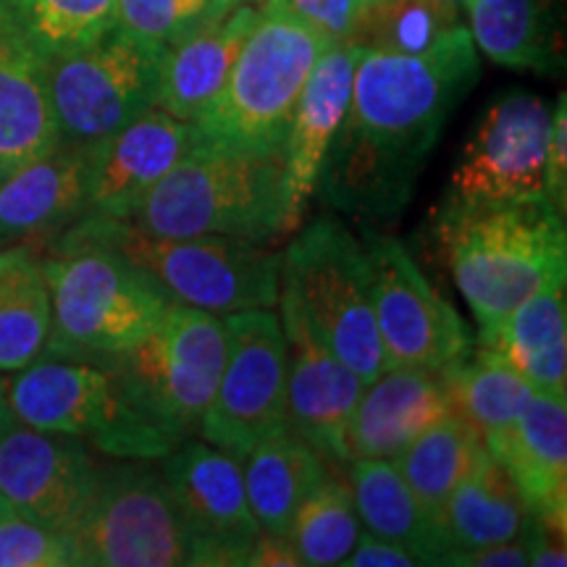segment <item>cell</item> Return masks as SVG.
<instances>
[{
	"label": "cell",
	"instance_id": "cell-1",
	"mask_svg": "<svg viewBox=\"0 0 567 567\" xmlns=\"http://www.w3.org/2000/svg\"><path fill=\"white\" fill-rule=\"evenodd\" d=\"M476 80L478 48L463 24L423 53L363 48L350 111L318 172L323 200L358 218L400 216L446 118Z\"/></svg>",
	"mask_w": 567,
	"mask_h": 567
},
{
	"label": "cell",
	"instance_id": "cell-2",
	"mask_svg": "<svg viewBox=\"0 0 567 567\" xmlns=\"http://www.w3.org/2000/svg\"><path fill=\"white\" fill-rule=\"evenodd\" d=\"M436 239L478 331L494 329L528 297L565 281V221L547 200L442 205Z\"/></svg>",
	"mask_w": 567,
	"mask_h": 567
},
{
	"label": "cell",
	"instance_id": "cell-3",
	"mask_svg": "<svg viewBox=\"0 0 567 567\" xmlns=\"http://www.w3.org/2000/svg\"><path fill=\"white\" fill-rule=\"evenodd\" d=\"M101 247L153 276L174 302L210 313L274 308L281 252L237 237H158L132 218L82 213L55 250Z\"/></svg>",
	"mask_w": 567,
	"mask_h": 567
},
{
	"label": "cell",
	"instance_id": "cell-4",
	"mask_svg": "<svg viewBox=\"0 0 567 567\" xmlns=\"http://www.w3.org/2000/svg\"><path fill=\"white\" fill-rule=\"evenodd\" d=\"M130 218L158 237L266 243L284 234L281 155L231 151L197 137Z\"/></svg>",
	"mask_w": 567,
	"mask_h": 567
},
{
	"label": "cell",
	"instance_id": "cell-5",
	"mask_svg": "<svg viewBox=\"0 0 567 567\" xmlns=\"http://www.w3.org/2000/svg\"><path fill=\"white\" fill-rule=\"evenodd\" d=\"M51 337L42 358L109 363L145 339L174 300L153 276L101 247H69L42 260Z\"/></svg>",
	"mask_w": 567,
	"mask_h": 567
},
{
	"label": "cell",
	"instance_id": "cell-6",
	"mask_svg": "<svg viewBox=\"0 0 567 567\" xmlns=\"http://www.w3.org/2000/svg\"><path fill=\"white\" fill-rule=\"evenodd\" d=\"M329 45L334 42L292 17L260 9L224 87L189 122L197 137L231 151L281 155L300 92Z\"/></svg>",
	"mask_w": 567,
	"mask_h": 567
},
{
	"label": "cell",
	"instance_id": "cell-7",
	"mask_svg": "<svg viewBox=\"0 0 567 567\" xmlns=\"http://www.w3.org/2000/svg\"><path fill=\"white\" fill-rule=\"evenodd\" d=\"M279 289L297 302L313 334L365 384L384 373L371 266L363 239L342 221L323 216L297 234L281 252Z\"/></svg>",
	"mask_w": 567,
	"mask_h": 567
},
{
	"label": "cell",
	"instance_id": "cell-8",
	"mask_svg": "<svg viewBox=\"0 0 567 567\" xmlns=\"http://www.w3.org/2000/svg\"><path fill=\"white\" fill-rule=\"evenodd\" d=\"M9 408L30 429L80 439L116 460H158L176 442L137 413L109 365L40 358L6 381Z\"/></svg>",
	"mask_w": 567,
	"mask_h": 567
},
{
	"label": "cell",
	"instance_id": "cell-9",
	"mask_svg": "<svg viewBox=\"0 0 567 567\" xmlns=\"http://www.w3.org/2000/svg\"><path fill=\"white\" fill-rule=\"evenodd\" d=\"M226 360L224 318L174 302L161 323L109 360L126 400L176 444L200 431Z\"/></svg>",
	"mask_w": 567,
	"mask_h": 567
},
{
	"label": "cell",
	"instance_id": "cell-10",
	"mask_svg": "<svg viewBox=\"0 0 567 567\" xmlns=\"http://www.w3.org/2000/svg\"><path fill=\"white\" fill-rule=\"evenodd\" d=\"M168 45L116 24L82 51L48 63L63 142L92 145L158 105Z\"/></svg>",
	"mask_w": 567,
	"mask_h": 567
},
{
	"label": "cell",
	"instance_id": "cell-11",
	"mask_svg": "<svg viewBox=\"0 0 567 567\" xmlns=\"http://www.w3.org/2000/svg\"><path fill=\"white\" fill-rule=\"evenodd\" d=\"M69 544L74 567H176L189 559L187 530L166 478L147 460L101 467Z\"/></svg>",
	"mask_w": 567,
	"mask_h": 567
},
{
	"label": "cell",
	"instance_id": "cell-12",
	"mask_svg": "<svg viewBox=\"0 0 567 567\" xmlns=\"http://www.w3.org/2000/svg\"><path fill=\"white\" fill-rule=\"evenodd\" d=\"M226 360L200 434L243 460L287 425V339L271 308L226 313Z\"/></svg>",
	"mask_w": 567,
	"mask_h": 567
},
{
	"label": "cell",
	"instance_id": "cell-13",
	"mask_svg": "<svg viewBox=\"0 0 567 567\" xmlns=\"http://www.w3.org/2000/svg\"><path fill=\"white\" fill-rule=\"evenodd\" d=\"M363 247L386 368L439 371L463 358L473 347L471 331L457 310L431 287L408 247L373 226L363 229Z\"/></svg>",
	"mask_w": 567,
	"mask_h": 567
},
{
	"label": "cell",
	"instance_id": "cell-14",
	"mask_svg": "<svg viewBox=\"0 0 567 567\" xmlns=\"http://www.w3.org/2000/svg\"><path fill=\"white\" fill-rule=\"evenodd\" d=\"M549 130V105L534 92L496 97L465 140L442 205L547 200Z\"/></svg>",
	"mask_w": 567,
	"mask_h": 567
},
{
	"label": "cell",
	"instance_id": "cell-15",
	"mask_svg": "<svg viewBox=\"0 0 567 567\" xmlns=\"http://www.w3.org/2000/svg\"><path fill=\"white\" fill-rule=\"evenodd\" d=\"M161 473L187 530V565H245L260 526L247 502L243 460L184 439L163 457Z\"/></svg>",
	"mask_w": 567,
	"mask_h": 567
},
{
	"label": "cell",
	"instance_id": "cell-16",
	"mask_svg": "<svg viewBox=\"0 0 567 567\" xmlns=\"http://www.w3.org/2000/svg\"><path fill=\"white\" fill-rule=\"evenodd\" d=\"M101 467L80 439L17 421L0 434V502L69 536L95 494Z\"/></svg>",
	"mask_w": 567,
	"mask_h": 567
},
{
	"label": "cell",
	"instance_id": "cell-17",
	"mask_svg": "<svg viewBox=\"0 0 567 567\" xmlns=\"http://www.w3.org/2000/svg\"><path fill=\"white\" fill-rule=\"evenodd\" d=\"M279 321L287 339V425L321 457L344 460V434L365 381L313 334L302 310L279 289Z\"/></svg>",
	"mask_w": 567,
	"mask_h": 567
},
{
	"label": "cell",
	"instance_id": "cell-18",
	"mask_svg": "<svg viewBox=\"0 0 567 567\" xmlns=\"http://www.w3.org/2000/svg\"><path fill=\"white\" fill-rule=\"evenodd\" d=\"M193 124L158 105L87 145V213L130 218L145 195L193 147Z\"/></svg>",
	"mask_w": 567,
	"mask_h": 567
},
{
	"label": "cell",
	"instance_id": "cell-19",
	"mask_svg": "<svg viewBox=\"0 0 567 567\" xmlns=\"http://www.w3.org/2000/svg\"><path fill=\"white\" fill-rule=\"evenodd\" d=\"M363 45L334 42L318 55L295 105L292 124L281 147L284 163V234L300 229L305 205L316 193L318 172L331 140L342 126L352 97V76Z\"/></svg>",
	"mask_w": 567,
	"mask_h": 567
},
{
	"label": "cell",
	"instance_id": "cell-20",
	"mask_svg": "<svg viewBox=\"0 0 567 567\" xmlns=\"http://www.w3.org/2000/svg\"><path fill=\"white\" fill-rule=\"evenodd\" d=\"M436 371L384 368L365 384L344 434V460H396L431 425L450 415Z\"/></svg>",
	"mask_w": 567,
	"mask_h": 567
},
{
	"label": "cell",
	"instance_id": "cell-21",
	"mask_svg": "<svg viewBox=\"0 0 567 567\" xmlns=\"http://www.w3.org/2000/svg\"><path fill=\"white\" fill-rule=\"evenodd\" d=\"M61 142L48 63L0 0V179Z\"/></svg>",
	"mask_w": 567,
	"mask_h": 567
},
{
	"label": "cell",
	"instance_id": "cell-22",
	"mask_svg": "<svg viewBox=\"0 0 567 567\" xmlns=\"http://www.w3.org/2000/svg\"><path fill=\"white\" fill-rule=\"evenodd\" d=\"M486 450L520 488L530 513L567 523L565 400L536 392L505 434L488 439Z\"/></svg>",
	"mask_w": 567,
	"mask_h": 567
},
{
	"label": "cell",
	"instance_id": "cell-23",
	"mask_svg": "<svg viewBox=\"0 0 567 567\" xmlns=\"http://www.w3.org/2000/svg\"><path fill=\"white\" fill-rule=\"evenodd\" d=\"M87 213V145L59 142L0 179V237L48 231Z\"/></svg>",
	"mask_w": 567,
	"mask_h": 567
},
{
	"label": "cell",
	"instance_id": "cell-24",
	"mask_svg": "<svg viewBox=\"0 0 567 567\" xmlns=\"http://www.w3.org/2000/svg\"><path fill=\"white\" fill-rule=\"evenodd\" d=\"M258 19L260 9L255 6H234L224 19L168 48L158 109L182 122H193L224 87Z\"/></svg>",
	"mask_w": 567,
	"mask_h": 567
},
{
	"label": "cell",
	"instance_id": "cell-25",
	"mask_svg": "<svg viewBox=\"0 0 567 567\" xmlns=\"http://www.w3.org/2000/svg\"><path fill=\"white\" fill-rule=\"evenodd\" d=\"M478 344L499 352L538 394L567 396V300L565 281L551 284L494 329L478 331Z\"/></svg>",
	"mask_w": 567,
	"mask_h": 567
},
{
	"label": "cell",
	"instance_id": "cell-26",
	"mask_svg": "<svg viewBox=\"0 0 567 567\" xmlns=\"http://www.w3.org/2000/svg\"><path fill=\"white\" fill-rule=\"evenodd\" d=\"M350 488L368 534L405 547L417 565H444L450 549L442 528L421 507L392 460H352Z\"/></svg>",
	"mask_w": 567,
	"mask_h": 567
},
{
	"label": "cell",
	"instance_id": "cell-27",
	"mask_svg": "<svg viewBox=\"0 0 567 567\" xmlns=\"http://www.w3.org/2000/svg\"><path fill=\"white\" fill-rule=\"evenodd\" d=\"M243 460L247 502L260 530L287 534L297 507L326 476L321 455L284 425L260 439Z\"/></svg>",
	"mask_w": 567,
	"mask_h": 567
},
{
	"label": "cell",
	"instance_id": "cell-28",
	"mask_svg": "<svg viewBox=\"0 0 567 567\" xmlns=\"http://www.w3.org/2000/svg\"><path fill=\"white\" fill-rule=\"evenodd\" d=\"M471 38L488 61L551 74L563 63L557 0H471Z\"/></svg>",
	"mask_w": 567,
	"mask_h": 567
},
{
	"label": "cell",
	"instance_id": "cell-29",
	"mask_svg": "<svg viewBox=\"0 0 567 567\" xmlns=\"http://www.w3.org/2000/svg\"><path fill=\"white\" fill-rule=\"evenodd\" d=\"M528 505L509 473L488 455L484 465L463 481L444 502L436 526L442 528L450 559L457 551L492 547L520 536ZM444 559V565H446Z\"/></svg>",
	"mask_w": 567,
	"mask_h": 567
},
{
	"label": "cell",
	"instance_id": "cell-30",
	"mask_svg": "<svg viewBox=\"0 0 567 567\" xmlns=\"http://www.w3.org/2000/svg\"><path fill=\"white\" fill-rule=\"evenodd\" d=\"M436 373L452 413L471 423L484 442L505 434L536 394L499 352L481 344Z\"/></svg>",
	"mask_w": 567,
	"mask_h": 567
},
{
	"label": "cell",
	"instance_id": "cell-31",
	"mask_svg": "<svg viewBox=\"0 0 567 567\" xmlns=\"http://www.w3.org/2000/svg\"><path fill=\"white\" fill-rule=\"evenodd\" d=\"M51 289L30 247L0 250V373H17L45 352Z\"/></svg>",
	"mask_w": 567,
	"mask_h": 567
},
{
	"label": "cell",
	"instance_id": "cell-32",
	"mask_svg": "<svg viewBox=\"0 0 567 567\" xmlns=\"http://www.w3.org/2000/svg\"><path fill=\"white\" fill-rule=\"evenodd\" d=\"M488 460L484 436L463 417L450 413L392 460L410 492L431 517H439L455 488Z\"/></svg>",
	"mask_w": 567,
	"mask_h": 567
},
{
	"label": "cell",
	"instance_id": "cell-33",
	"mask_svg": "<svg viewBox=\"0 0 567 567\" xmlns=\"http://www.w3.org/2000/svg\"><path fill=\"white\" fill-rule=\"evenodd\" d=\"M21 34L51 63L92 45L118 24L116 0H3Z\"/></svg>",
	"mask_w": 567,
	"mask_h": 567
},
{
	"label": "cell",
	"instance_id": "cell-34",
	"mask_svg": "<svg viewBox=\"0 0 567 567\" xmlns=\"http://www.w3.org/2000/svg\"><path fill=\"white\" fill-rule=\"evenodd\" d=\"M360 530L363 526L354 509L350 484L334 473H326L321 484L297 507L287 536L302 565L331 567L350 557Z\"/></svg>",
	"mask_w": 567,
	"mask_h": 567
},
{
	"label": "cell",
	"instance_id": "cell-35",
	"mask_svg": "<svg viewBox=\"0 0 567 567\" xmlns=\"http://www.w3.org/2000/svg\"><path fill=\"white\" fill-rule=\"evenodd\" d=\"M460 27L455 0H368L350 42L384 53H423Z\"/></svg>",
	"mask_w": 567,
	"mask_h": 567
},
{
	"label": "cell",
	"instance_id": "cell-36",
	"mask_svg": "<svg viewBox=\"0 0 567 567\" xmlns=\"http://www.w3.org/2000/svg\"><path fill=\"white\" fill-rule=\"evenodd\" d=\"M237 0H116L118 24L174 48L224 19Z\"/></svg>",
	"mask_w": 567,
	"mask_h": 567
},
{
	"label": "cell",
	"instance_id": "cell-37",
	"mask_svg": "<svg viewBox=\"0 0 567 567\" xmlns=\"http://www.w3.org/2000/svg\"><path fill=\"white\" fill-rule=\"evenodd\" d=\"M0 567H74L69 536L11 509L0 515Z\"/></svg>",
	"mask_w": 567,
	"mask_h": 567
},
{
	"label": "cell",
	"instance_id": "cell-38",
	"mask_svg": "<svg viewBox=\"0 0 567 567\" xmlns=\"http://www.w3.org/2000/svg\"><path fill=\"white\" fill-rule=\"evenodd\" d=\"M365 3L368 0H266V9L292 17L329 42H350Z\"/></svg>",
	"mask_w": 567,
	"mask_h": 567
},
{
	"label": "cell",
	"instance_id": "cell-39",
	"mask_svg": "<svg viewBox=\"0 0 567 567\" xmlns=\"http://www.w3.org/2000/svg\"><path fill=\"white\" fill-rule=\"evenodd\" d=\"M523 536L528 544V565L534 567H565L567 565V523L547 520V517L530 513L523 526Z\"/></svg>",
	"mask_w": 567,
	"mask_h": 567
},
{
	"label": "cell",
	"instance_id": "cell-40",
	"mask_svg": "<svg viewBox=\"0 0 567 567\" xmlns=\"http://www.w3.org/2000/svg\"><path fill=\"white\" fill-rule=\"evenodd\" d=\"M547 200L559 213L567 205V101L559 95L557 109L551 111V130L547 147Z\"/></svg>",
	"mask_w": 567,
	"mask_h": 567
},
{
	"label": "cell",
	"instance_id": "cell-41",
	"mask_svg": "<svg viewBox=\"0 0 567 567\" xmlns=\"http://www.w3.org/2000/svg\"><path fill=\"white\" fill-rule=\"evenodd\" d=\"M342 565H347V567H413V565H417V559L410 555L405 547H400V544L368 534V530H360V536H358V542H354L350 557H347Z\"/></svg>",
	"mask_w": 567,
	"mask_h": 567
},
{
	"label": "cell",
	"instance_id": "cell-42",
	"mask_svg": "<svg viewBox=\"0 0 567 567\" xmlns=\"http://www.w3.org/2000/svg\"><path fill=\"white\" fill-rule=\"evenodd\" d=\"M446 565L460 567H526L528 565V544L526 536H515L509 542L492 544V547L457 551L446 559Z\"/></svg>",
	"mask_w": 567,
	"mask_h": 567
},
{
	"label": "cell",
	"instance_id": "cell-43",
	"mask_svg": "<svg viewBox=\"0 0 567 567\" xmlns=\"http://www.w3.org/2000/svg\"><path fill=\"white\" fill-rule=\"evenodd\" d=\"M245 567H302V559L287 534L260 530L247 551Z\"/></svg>",
	"mask_w": 567,
	"mask_h": 567
},
{
	"label": "cell",
	"instance_id": "cell-44",
	"mask_svg": "<svg viewBox=\"0 0 567 567\" xmlns=\"http://www.w3.org/2000/svg\"><path fill=\"white\" fill-rule=\"evenodd\" d=\"M13 423H17V417H13L9 408V396H6V379H0V434Z\"/></svg>",
	"mask_w": 567,
	"mask_h": 567
},
{
	"label": "cell",
	"instance_id": "cell-45",
	"mask_svg": "<svg viewBox=\"0 0 567 567\" xmlns=\"http://www.w3.org/2000/svg\"><path fill=\"white\" fill-rule=\"evenodd\" d=\"M455 3L457 6H467V3H471V0H455Z\"/></svg>",
	"mask_w": 567,
	"mask_h": 567
},
{
	"label": "cell",
	"instance_id": "cell-46",
	"mask_svg": "<svg viewBox=\"0 0 567 567\" xmlns=\"http://www.w3.org/2000/svg\"><path fill=\"white\" fill-rule=\"evenodd\" d=\"M6 509H9V507H6V505H3V502H0V515H3V513H6Z\"/></svg>",
	"mask_w": 567,
	"mask_h": 567
},
{
	"label": "cell",
	"instance_id": "cell-47",
	"mask_svg": "<svg viewBox=\"0 0 567 567\" xmlns=\"http://www.w3.org/2000/svg\"><path fill=\"white\" fill-rule=\"evenodd\" d=\"M250 3H266V0H250Z\"/></svg>",
	"mask_w": 567,
	"mask_h": 567
}]
</instances>
